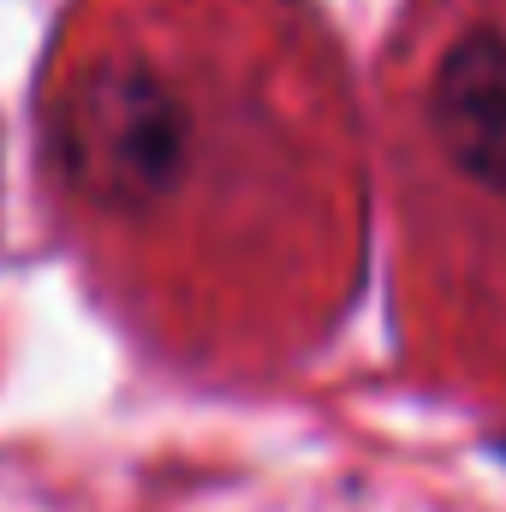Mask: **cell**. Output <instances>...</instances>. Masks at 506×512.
Wrapping results in <instances>:
<instances>
[{
  "mask_svg": "<svg viewBox=\"0 0 506 512\" xmlns=\"http://www.w3.org/2000/svg\"><path fill=\"white\" fill-rule=\"evenodd\" d=\"M429 137L441 161L483 185L489 197H506V30L477 24L465 30L435 78H429Z\"/></svg>",
  "mask_w": 506,
  "mask_h": 512,
  "instance_id": "6da1fadb",
  "label": "cell"
}]
</instances>
